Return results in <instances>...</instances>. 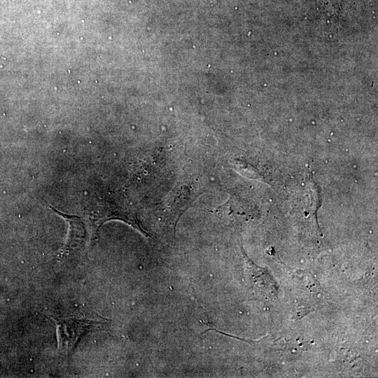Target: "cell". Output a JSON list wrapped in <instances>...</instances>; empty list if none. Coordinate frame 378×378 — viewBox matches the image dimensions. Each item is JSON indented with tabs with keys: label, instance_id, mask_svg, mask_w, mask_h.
<instances>
[{
	"label": "cell",
	"instance_id": "3",
	"mask_svg": "<svg viewBox=\"0 0 378 378\" xmlns=\"http://www.w3.org/2000/svg\"><path fill=\"white\" fill-rule=\"evenodd\" d=\"M119 206L120 205L112 204L111 202H105V204L92 210L89 216L92 230L97 232V229L104 223L115 219L129 224L145 237H149L148 234L141 227L135 212L132 209Z\"/></svg>",
	"mask_w": 378,
	"mask_h": 378
},
{
	"label": "cell",
	"instance_id": "1",
	"mask_svg": "<svg viewBox=\"0 0 378 378\" xmlns=\"http://www.w3.org/2000/svg\"><path fill=\"white\" fill-rule=\"evenodd\" d=\"M52 318L57 326L59 347L68 351L74 348L78 338L87 330L104 323L80 314H64Z\"/></svg>",
	"mask_w": 378,
	"mask_h": 378
},
{
	"label": "cell",
	"instance_id": "4",
	"mask_svg": "<svg viewBox=\"0 0 378 378\" xmlns=\"http://www.w3.org/2000/svg\"><path fill=\"white\" fill-rule=\"evenodd\" d=\"M52 210L65 219L69 226L65 250L69 251V250H74L80 247L83 243L86 234L85 224L80 218L63 214L53 208Z\"/></svg>",
	"mask_w": 378,
	"mask_h": 378
},
{
	"label": "cell",
	"instance_id": "5",
	"mask_svg": "<svg viewBox=\"0 0 378 378\" xmlns=\"http://www.w3.org/2000/svg\"><path fill=\"white\" fill-rule=\"evenodd\" d=\"M321 10L328 15L337 13L340 8L341 0H316Z\"/></svg>",
	"mask_w": 378,
	"mask_h": 378
},
{
	"label": "cell",
	"instance_id": "2",
	"mask_svg": "<svg viewBox=\"0 0 378 378\" xmlns=\"http://www.w3.org/2000/svg\"><path fill=\"white\" fill-rule=\"evenodd\" d=\"M244 280L252 291L266 299L277 298L279 285L270 271L255 264L243 251Z\"/></svg>",
	"mask_w": 378,
	"mask_h": 378
}]
</instances>
